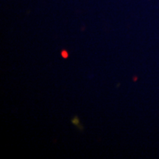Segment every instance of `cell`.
<instances>
[{
  "label": "cell",
  "mask_w": 159,
  "mask_h": 159,
  "mask_svg": "<svg viewBox=\"0 0 159 159\" xmlns=\"http://www.w3.org/2000/svg\"><path fill=\"white\" fill-rule=\"evenodd\" d=\"M71 122H72L73 124H74L75 126L79 129V130L80 129V130H82L83 129V126L80 125V122L79 119H77V117H75V118L72 119V121H71Z\"/></svg>",
  "instance_id": "obj_1"
},
{
  "label": "cell",
  "mask_w": 159,
  "mask_h": 159,
  "mask_svg": "<svg viewBox=\"0 0 159 159\" xmlns=\"http://www.w3.org/2000/svg\"><path fill=\"white\" fill-rule=\"evenodd\" d=\"M61 55H62V57H64V58H67V57H69L68 52H67L66 50H63L62 52H61Z\"/></svg>",
  "instance_id": "obj_2"
}]
</instances>
